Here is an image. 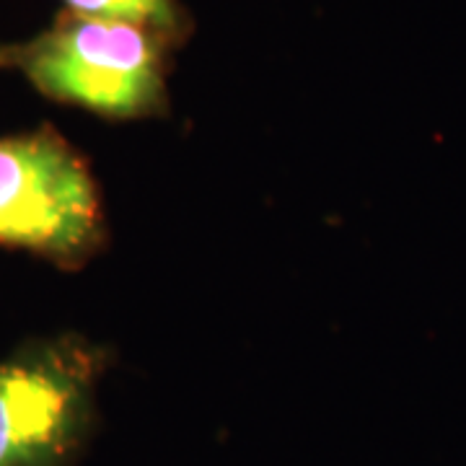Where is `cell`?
Wrapping results in <instances>:
<instances>
[{"mask_svg":"<svg viewBox=\"0 0 466 466\" xmlns=\"http://www.w3.org/2000/svg\"><path fill=\"white\" fill-rule=\"evenodd\" d=\"M67 14L137 24L182 47L192 34V16L182 0H63Z\"/></svg>","mask_w":466,"mask_h":466,"instance_id":"cell-4","label":"cell"},{"mask_svg":"<svg viewBox=\"0 0 466 466\" xmlns=\"http://www.w3.org/2000/svg\"><path fill=\"white\" fill-rule=\"evenodd\" d=\"M0 247L81 269L106 247L99 184L50 125L0 137Z\"/></svg>","mask_w":466,"mask_h":466,"instance_id":"cell-3","label":"cell"},{"mask_svg":"<svg viewBox=\"0 0 466 466\" xmlns=\"http://www.w3.org/2000/svg\"><path fill=\"white\" fill-rule=\"evenodd\" d=\"M177 50L137 24L63 14L47 32L0 50V66L47 99L127 122L168 112V66Z\"/></svg>","mask_w":466,"mask_h":466,"instance_id":"cell-1","label":"cell"},{"mask_svg":"<svg viewBox=\"0 0 466 466\" xmlns=\"http://www.w3.org/2000/svg\"><path fill=\"white\" fill-rule=\"evenodd\" d=\"M109 350L78 332L36 337L0 360V466H81L99 425Z\"/></svg>","mask_w":466,"mask_h":466,"instance_id":"cell-2","label":"cell"}]
</instances>
